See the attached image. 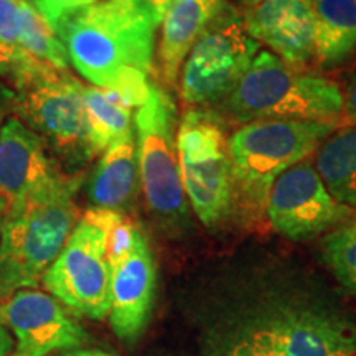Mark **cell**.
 Returning <instances> with one entry per match:
<instances>
[{
  "label": "cell",
  "mask_w": 356,
  "mask_h": 356,
  "mask_svg": "<svg viewBox=\"0 0 356 356\" xmlns=\"http://www.w3.org/2000/svg\"><path fill=\"white\" fill-rule=\"evenodd\" d=\"M70 65L91 86L144 104L154 68L155 22L145 0H99L53 26Z\"/></svg>",
  "instance_id": "6da1fadb"
},
{
  "label": "cell",
  "mask_w": 356,
  "mask_h": 356,
  "mask_svg": "<svg viewBox=\"0 0 356 356\" xmlns=\"http://www.w3.org/2000/svg\"><path fill=\"white\" fill-rule=\"evenodd\" d=\"M228 299L225 309L280 356H356L348 312L293 275L259 273Z\"/></svg>",
  "instance_id": "7a4b0ae2"
},
{
  "label": "cell",
  "mask_w": 356,
  "mask_h": 356,
  "mask_svg": "<svg viewBox=\"0 0 356 356\" xmlns=\"http://www.w3.org/2000/svg\"><path fill=\"white\" fill-rule=\"evenodd\" d=\"M83 177L66 173L47 188L7 204L0 238V300L37 289L78 222Z\"/></svg>",
  "instance_id": "3957f363"
},
{
  "label": "cell",
  "mask_w": 356,
  "mask_h": 356,
  "mask_svg": "<svg viewBox=\"0 0 356 356\" xmlns=\"http://www.w3.org/2000/svg\"><path fill=\"white\" fill-rule=\"evenodd\" d=\"M221 106L236 124L340 121L343 92L332 79L305 73L269 50H259Z\"/></svg>",
  "instance_id": "277c9868"
},
{
  "label": "cell",
  "mask_w": 356,
  "mask_h": 356,
  "mask_svg": "<svg viewBox=\"0 0 356 356\" xmlns=\"http://www.w3.org/2000/svg\"><path fill=\"white\" fill-rule=\"evenodd\" d=\"M340 121H256L228 137L234 204L251 220H261L274 181L304 162Z\"/></svg>",
  "instance_id": "5b68a950"
},
{
  "label": "cell",
  "mask_w": 356,
  "mask_h": 356,
  "mask_svg": "<svg viewBox=\"0 0 356 356\" xmlns=\"http://www.w3.org/2000/svg\"><path fill=\"white\" fill-rule=\"evenodd\" d=\"M139 180L147 208L168 233L184 229L190 220L177 157V106L165 89L150 84L136 113Z\"/></svg>",
  "instance_id": "8992f818"
},
{
  "label": "cell",
  "mask_w": 356,
  "mask_h": 356,
  "mask_svg": "<svg viewBox=\"0 0 356 356\" xmlns=\"http://www.w3.org/2000/svg\"><path fill=\"white\" fill-rule=\"evenodd\" d=\"M177 157L191 210L207 228H216L234 208L228 137L221 119L210 111H186L177 127Z\"/></svg>",
  "instance_id": "52a82bcc"
},
{
  "label": "cell",
  "mask_w": 356,
  "mask_h": 356,
  "mask_svg": "<svg viewBox=\"0 0 356 356\" xmlns=\"http://www.w3.org/2000/svg\"><path fill=\"white\" fill-rule=\"evenodd\" d=\"M83 91L84 84L73 74L53 68L13 91V115L37 134L71 175L95 159L88 139Z\"/></svg>",
  "instance_id": "ba28073f"
},
{
  "label": "cell",
  "mask_w": 356,
  "mask_h": 356,
  "mask_svg": "<svg viewBox=\"0 0 356 356\" xmlns=\"http://www.w3.org/2000/svg\"><path fill=\"white\" fill-rule=\"evenodd\" d=\"M109 216L108 210L89 208L42 277V286L60 304L92 320L109 317L111 309Z\"/></svg>",
  "instance_id": "9c48e42d"
},
{
  "label": "cell",
  "mask_w": 356,
  "mask_h": 356,
  "mask_svg": "<svg viewBox=\"0 0 356 356\" xmlns=\"http://www.w3.org/2000/svg\"><path fill=\"white\" fill-rule=\"evenodd\" d=\"M261 44L225 8L193 44L180 70V97L188 106L221 102L246 73Z\"/></svg>",
  "instance_id": "30bf717a"
},
{
  "label": "cell",
  "mask_w": 356,
  "mask_h": 356,
  "mask_svg": "<svg viewBox=\"0 0 356 356\" xmlns=\"http://www.w3.org/2000/svg\"><path fill=\"white\" fill-rule=\"evenodd\" d=\"M353 211L332 197L315 165L307 160L274 181L266 203L270 228L292 241H309L328 233Z\"/></svg>",
  "instance_id": "8fae6325"
},
{
  "label": "cell",
  "mask_w": 356,
  "mask_h": 356,
  "mask_svg": "<svg viewBox=\"0 0 356 356\" xmlns=\"http://www.w3.org/2000/svg\"><path fill=\"white\" fill-rule=\"evenodd\" d=\"M0 302V322L12 333L15 356L63 353L89 341L88 332L48 292L22 289Z\"/></svg>",
  "instance_id": "7c38bea8"
},
{
  "label": "cell",
  "mask_w": 356,
  "mask_h": 356,
  "mask_svg": "<svg viewBox=\"0 0 356 356\" xmlns=\"http://www.w3.org/2000/svg\"><path fill=\"white\" fill-rule=\"evenodd\" d=\"M111 269L109 322L119 340L136 343L152 314L157 270L147 236L137 228L131 243L108 252Z\"/></svg>",
  "instance_id": "4fadbf2b"
},
{
  "label": "cell",
  "mask_w": 356,
  "mask_h": 356,
  "mask_svg": "<svg viewBox=\"0 0 356 356\" xmlns=\"http://www.w3.org/2000/svg\"><path fill=\"white\" fill-rule=\"evenodd\" d=\"M66 172L44 142L17 115L0 129V195L7 204L47 188Z\"/></svg>",
  "instance_id": "5bb4252c"
},
{
  "label": "cell",
  "mask_w": 356,
  "mask_h": 356,
  "mask_svg": "<svg viewBox=\"0 0 356 356\" xmlns=\"http://www.w3.org/2000/svg\"><path fill=\"white\" fill-rule=\"evenodd\" d=\"M246 33L293 68L314 60L315 29L310 0H262L244 13Z\"/></svg>",
  "instance_id": "9a60e30c"
},
{
  "label": "cell",
  "mask_w": 356,
  "mask_h": 356,
  "mask_svg": "<svg viewBox=\"0 0 356 356\" xmlns=\"http://www.w3.org/2000/svg\"><path fill=\"white\" fill-rule=\"evenodd\" d=\"M139 190L136 136L131 131L101 154L86 193L92 208L126 215L134 208Z\"/></svg>",
  "instance_id": "2e32d148"
},
{
  "label": "cell",
  "mask_w": 356,
  "mask_h": 356,
  "mask_svg": "<svg viewBox=\"0 0 356 356\" xmlns=\"http://www.w3.org/2000/svg\"><path fill=\"white\" fill-rule=\"evenodd\" d=\"M226 8L225 0H172L162 20L159 60L168 84H175L193 44Z\"/></svg>",
  "instance_id": "e0dca14e"
},
{
  "label": "cell",
  "mask_w": 356,
  "mask_h": 356,
  "mask_svg": "<svg viewBox=\"0 0 356 356\" xmlns=\"http://www.w3.org/2000/svg\"><path fill=\"white\" fill-rule=\"evenodd\" d=\"M314 13V60L322 68L343 65L356 53V0H310Z\"/></svg>",
  "instance_id": "ac0fdd59"
},
{
  "label": "cell",
  "mask_w": 356,
  "mask_h": 356,
  "mask_svg": "<svg viewBox=\"0 0 356 356\" xmlns=\"http://www.w3.org/2000/svg\"><path fill=\"white\" fill-rule=\"evenodd\" d=\"M315 170L338 203L356 210V126L337 129L322 142Z\"/></svg>",
  "instance_id": "d6986e66"
},
{
  "label": "cell",
  "mask_w": 356,
  "mask_h": 356,
  "mask_svg": "<svg viewBox=\"0 0 356 356\" xmlns=\"http://www.w3.org/2000/svg\"><path fill=\"white\" fill-rule=\"evenodd\" d=\"M50 68L30 56L22 43V0H0V78L19 91Z\"/></svg>",
  "instance_id": "ffe728a7"
},
{
  "label": "cell",
  "mask_w": 356,
  "mask_h": 356,
  "mask_svg": "<svg viewBox=\"0 0 356 356\" xmlns=\"http://www.w3.org/2000/svg\"><path fill=\"white\" fill-rule=\"evenodd\" d=\"M88 139L92 155H101L108 147L132 129V108L113 91L84 86Z\"/></svg>",
  "instance_id": "44dd1931"
},
{
  "label": "cell",
  "mask_w": 356,
  "mask_h": 356,
  "mask_svg": "<svg viewBox=\"0 0 356 356\" xmlns=\"http://www.w3.org/2000/svg\"><path fill=\"white\" fill-rule=\"evenodd\" d=\"M202 356H280L267 341L248 328L228 309L207 330L202 343Z\"/></svg>",
  "instance_id": "7402d4cb"
},
{
  "label": "cell",
  "mask_w": 356,
  "mask_h": 356,
  "mask_svg": "<svg viewBox=\"0 0 356 356\" xmlns=\"http://www.w3.org/2000/svg\"><path fill=\"white\" fill-rule=\"evenodd\" d=\"M22 43L30 56L53 70L68 71L70 58L53 25L30 0H22Z\"/></svg>",
  "instance_id": "603a6c76"
},
{
  "label": "cell",
  "mask_w": 356,
  "mask_h": 356,
  "mask_svg": "<svg viewBox=\"0 0 356 356\" xmlns=\"http://www.w3.org/2000/svg\"><path fill=\"white\" fill-rule=\"evenodd\" d=\"M322 259L338 284L356 297V210L325 234Z\"/></svg>",
  "instance_id": "cb8c5ba5"
},
{
  "label": "cell",
  "mask_w": 356,
  "mask_h": 356,
  "mask_svg": "<svg viewBox=\"0 0 356 356\" xmlns=\"http://www.w3.org/2000/svg\"><path fill=\"white\" fill-rule=\"evenodd\" d=\"M30 2L42 13L48 24L55 26L65 17L83 10V8L99 2V0H30Z\"/></svg>",
  "instance_id": "d4e9b609"
},
{
  "label": "cell",
  "mask_w": 356,
  "mask_h": 356,
  "mask_svg": "<svg viewBox=\"0 0 356 356\" xmlns=\"http://www.w3.org/2000/svg\"><path fill=\"white\" fill-rule=\"evenodd\" d=\"M343 92V114L356 126V70L351 74Z\"/></svg>",
  "instance_id": "484cf974"
},
{
  "label": "cell",
  "mask_w": 356,
  "mask_h": 356,
  "mask_svg": "<svg viewBox=\"0 0 356 356\" xmlns=\"http://www.w3.org/2000/svg\"><path fill=\"white\" fill-rule=\"evenodd\" d=\"M13 101H15V95L12 89L0 84V129L8 115L13 114Z\"/></svg>",
  "instance_id": "4316f807"
},
{
  "label": "cell",
  "mask_w": 356,
  "mask_h": 356,
  "mask_svg": "<svg viewBox=\"0 0 356 356\" xmlns=\"http://www.w3.org/2000/svg\"><path fill=\"white\" fill-rule=\"evenodd\" d=\"M172 0H145L147 7H149L150 15L155 22V25H160L163 20V15H165L168 6H170Z\"/></svg>",
  "instance_id": "83f0119b"
},
{
  "label": "cell",
  "mask_w": 356,
  "mask_h": 356,
  "mask_svg": "<svg viewBox=\"0 0 356 356\" xmlns=\"http://www.w3.org/2000/svg\"><path fill=\"white\" fill-rule=\"evenodd\" d=\"M15 351V341L7 327L0 322V356H12Z\"/></svg>",
  "instance_id": "f1b7e54d"
},
{
  "label": "cell",
  "mask_w": 356,
  "mask_h": 356,
  "mask_svg": "<svg viewBox=\"0 0 356 356\" xmlns=\"http://www.w3.org/2000/svg\"><path fill=\"white\" fill-rule=\"evenodd\" d=\"M60 356H115L111 355L108 351H102L97 348H74V350H68L60 353Z\"/></svg>",
  "instance_id": "f546056e"
},
{
  "label": "cell",
  "mask_w": 356,
  "mask_h": 356,
  "mask_svg": "<svg viewBox=\"0 0 356 356\" xmlns=\"http://www.w3.org/2000/svg\"><path fill=\"white\" fill-rule=\"evenodd\" d=\"M6 210H7V202H6V198L0 195V238H2V226H3V216H6Z\"/></svg>",
  "instance_id": "4dcf8cb0"
},
{
  "label": "cell",
  "mask_w": 356,
  "mask_h": 356,
  "mask_svg": "<svg viewBox=\"0 0 356 356\" xmlns=\"http://www.w3.org/2000/svg\"><path fill=\"white\" fill-rule=\"evenodd\" d=\"M239 3H241V6L246 8V10H249V8H252V7H256L257 3H261L262 0H238Z\"/></svg>",
  "instance_id": "1f68e13d"
},
{
  "label": "cell",
  "mask_w": 356,
  "mask_h": 356,
  "mask_svg": "<svg viewBox=\"0 0 356 356\" xmlns=\"http://www.w3.org/2000/svg\"><path fill=\"white\" fill-rule=\"evenodd\" d=\"M12 356H15V355H12Z\"/></svg>",
  "instance_id": "d6a6232c"
}]
</instances>
